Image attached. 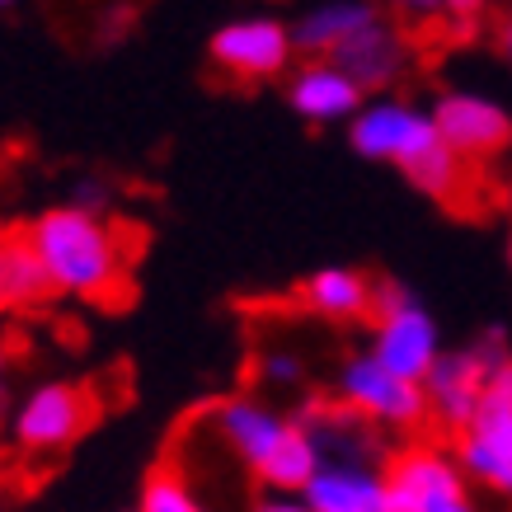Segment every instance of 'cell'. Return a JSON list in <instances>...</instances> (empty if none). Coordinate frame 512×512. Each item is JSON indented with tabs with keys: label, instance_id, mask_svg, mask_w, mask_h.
Returning a JSON list of instances; mask_svg holds the SVG:
<instances>
[{
	"label": "cell",
	"instance_id": "obj_6",
	"mask_svg": "<svg viewBox=\"0 0 512 512\" xmlns=\"http://www.w3.org/2000/svg\"><path fill=\"white\" fill-rule=\"evenodd\" d=\"M334 400L348 404L367 423H376L381 433H414L423 423H433L423 381H409L395 367H386L372 348L348 353L339 362V372H334Z\"/></svg>",
	"mask_w": 512,
	"mask_h": 512
},
{
	"label": "cell",
	"instance_id": "obj_14",
	"mask_svg": "<svg viewBox=\"0 0 512 512\" xmlns=\"http://www.w3.org/2000/svg\"><path fill=\"white\" fill-rule=\"evenodd\" d=\"M334 62H339L367 94H386L390 85L409 71V43H404V33L381 15L362 33H353V38L334 52Z\"/></svg>",
	"mask_w": 512,
	"mask_h": 512
},
{
	"label": "cell",
	"instance_id": "obj_3",
	"mask_svg": "<svg viewBox=\"0 0 512 512\" xmlns=\"http://www.w3.org/2000/svg\"><path fill=\"white\" fill-rule=\"evenodd\" d=\"M311 433L320 442V466L311 484L301 489L311 512H400L390 494V475L381 461V428L339 404L334 414H306Z\"/></svg>",
	"mask_w": 512,
	"mask_h": 512
},
{
	"label": "cell",
	"instance_id": "obj_17",
	"mask_svg": "<svg viewBox=\"0 0 512 512\" xmlns=\"http://www.w3.org/2000/svg\"><path fill=\"white\" fill-rule=\"evenodd\" d=\"M52 292L38 249L29 245V235H5L0 240V311H24L38 306Z\"/></svg>",
	"mask_w": 512,
	"mask_h": 512
},
{
	"label": "cell",
	"instance_id": "obj_12",
	"mask_svg": "<svg viewBox=\"0 0 512 512\" xmlns=\"http://www.w3.org/2000/svg\"><path fill=\"white\" fill-rule=\"evenodd\" d=\"M437 118V132L447 146L466 160H489L503 146H512V113L498 104L494 94L480 90H442L428 104Z\"/></svg>",
	"mask_w": 512,
	"mask_h": 512
},
{
	"label": "cell",
	"instance_id": "obj_16",
	"mask_svg": "<svg viewBox=\"0 0 512 512\" xmlns=\"http://www.w3.org/2000/svg\"><path fill=\"white\" fill-rule=\"evenodd\" d=\"M372 19H381L372 0H320L292 19V43L301 57H334L353 33H362Z\"/></svg>",
	"mask_w": 512,
	"mask_h": 512
},
{
	"label": "cell",
	"instance_id": "obj_1",
	"mask_svg": "<svg viewBox=\"0 0 512 512\" xmlns=\"http://www.w3.org/2000/svg\"><path fill=\"white\" fill-rule=\"evenodd\" d=\"M348 146L372 165L400 170L423 198L447 202L466 184V156H456L437 132L433 109L404 94H367V104L348 118Z\"/></svg>",
	"mask_w": 512,
	"mask_h": 512
},
{
	"label": "cell",
	"instance_id": "obj_20",
	"mask_svg": "<svg viewBox=\"0 0 512 512\" xmlns=\"http://www.w3.org/2000/svg\"><path fill=\"white\" fill-rule=\"evenodd\" d=\"M390 10L404 24H433V19L447 15V0H390Z\"/></svg>",
	"mask_w": 512,
	"mask_h": 512
},
{
	"label": "cell",
	"instance_id": "obj_24",
	"mask_svg": "<svg viewBox=\"0 0 512 512\" xmlns=\"http://www.w3.org/2000/svg\"><path fill=\"white\" fill-rule=\"evenodd\" d=\"M494 38H498V52H503V62L512 66V10L498 19V33H494Z\"/></svg>",
	"mask_w": 512,
	"mask_h": 512
},
{
	"label": "cell",
	"instance_id": "obj_27",
	"mask_svg": "<svg viewBox=\"0 0 512 512\" xmlns=\"http://www.w3.org/2000/svg\"><path fill=\"white\" fill-rule=\"evenodd\" d=\"M508 264H512V231H508Z\"/></svg>",
	"mask_w": 512,
	"mask_h": 512
},
{
	"label": "cell",
	"instance_id": "obj_10",
	"mask_svg": "<svg viewBox=\"0 0 512 512\" xmlns=\"http://www.w3.org/2000/svg\"><path fill=\"white\" fill-rule=\"evenodd\" d=\"M94 419V395L76 381H43L15 404L5 419V433L24 456H52L66 451Z\"/></svg>",
	"mask_w": 512,
	"mask_h": 512
},
{
	"label": "cell",
	"instance_id": "obj_8",
	"mask_svg": "<svg viewBox=\"0 0 512 512\" xmlns=\"http://www.w3.org/2000/svg\"><path fill=\"white\" fill-rule=\"evenodd\" d=\"M508 343H503V329H489L466 348H447V353L433 362V372L423 376V390H428V414H433L437 428L447 433H461L470 423V414L480 409L484 390L494 381V372L508 362Z\"/></svg>",
	"mask_w": 512,
	"mask_h": 512
},
{
	"label": "cell",
	"instance_id": "obj_13",
	"mask_svg": "<svg viewBox=\"0 0 512 512\" xmlns=\"http://www.w3.org/2000/svg\"><path fill=\"white\" fill-rule=\"evenodd\" d=\"M287 104H292L296 118H306L315 127H329V123H348L367 104V90L334 57H306V62L292 66Z\"/></svg>",
	"mask_w": 512,
	"mask_h": 512
},
{
	"label": "cell",
	"instance_id": "obj_2",
	"mask_svg": "<svg viewBox=\"0 0 512 512\" xmlns=\"http://www.w3.org/2000/svg\"><path fill=\"white\" fill-rule=\"evenodd\" d=\"M207 423L221 437V447L264 489L301 494L320 466V442H315L306 414H287V409L254 400V395H226L212 404Z\"/></svg>",
	"mask_w": 512,
	"mask_h": 512
},
{
	"label": "cell",
	"instance_id": "obj_9",
	"mask_svg": "<svg viewBox=\"0 0 512 512\" xmlns=\"http://www.w3.org/2000/svg\"><path fill=\"white\" fill-rule=\"evenodd\" d=\"M386 475L400 512H484L470 494V475L447 447L409 442L390 456Z\"/></svg>",
	"mask_w": 512,
	"mask_h": 512
},
{
	"label": "cell",
	"instance_id": "obj_25",
	"mask_svg": "<svg viewBox=\"0 0 512 512\" xmlns=\"http://www.w3.org/2000/svg\"><path fill=\"white\" fill-rule=\"evenodd\" d=\"M5 367H10V357H5V348H0V390H5Z\"/></svg>",
	"mask_w": 512,
	"mask_h": 512
},
{
	"label": "cell",
	"instance_id": "obj_22",
	"mask_svg": "<svg viewBox=\"0 0 512 512\" xmlns=\"http://www.w3.org/2000/svg\"><path fill=\"white\" fill-rule=\"evenodd\" d=\"M249 512H311V503H306V494H287V489H268L259 503Z\"/></svg>",
	"mask_w": 512,
	"mask_h": 512
},
{
	"label": "cell",
	"instance_id": "obj_19",
	"mask_svg": "<svg viewBox=\"0 0 512 512\" xmlns=\"http://www.w3.org/2000/svg\"><path fill=\"white\" fill-rule=\"evenodd\" d=\"M259 376H264L268 386H278V390H287V386H296L301 376H306V362L296 353H282V348H268L264 357H259Z\"/></svg>",
	"mask_w": 512,
	"mask_h": 512
},
{
	"label": "cell",
	"instance_id": "obj_21",
	"mask_svg": "<svg viewBox=\"0 0 512 512\" xmlns=\"http://www.w3.org/2000/svg\"><path fill=\"white\" fill-rule=\"evenodd\" d=\"M71 202L90 207V212H109V202H113L109 179H76V188H71Z\"/></svg>",
	"mask_w": 512,
	"mask_h": 512
},
{
	"label": "cell",
	"instance_id": "obj_15",
	"mask_svg": "<svg viewBox=\"0 0 512 512\" xmlns=\"http://www.w3.org/2000/svg\"><path fill=\"white\" fill-rule=\"evenodd\" d=\"M372 296H376V278H367L362 268L348 264H329L315 268L311 278L301 282V306L329 325H353L372 315Z\"/></svg>",
	"mask_w": 512,
	"mask_h": 512
},
{
	"label": "cell",
	"instance_id": "obj_18",
	"mask_svg": "<svg viewBox=\"0 0 512 512\" xmlns=\"http://www.w3.org/2000/svg\"><path fill=\"white\" fill-rule=\"evenodd\" d=\"M137 512H207V503L193 494V484L179 466H156L141 484Z\"/></svg>",
	"mask_w": 512,
	"mask_h": 512
},
{
	"label": "cell",
	"instance_id": "obj_11",
	"mask_svg": "<svg viewBox=\"0 0 512 512\" xmlns=\"http://www.w3.org/2000/svg\"><path fill=\"white\" fill-rule=\"evenodd\" d=\"M207 57L235 80H273L292 71L296 43L292 24L273 15H240L226 19L212 38H207Z\"/></svg>",
	"mask_w": 512,
	"mask_h": 512
},
{
	"label": "cell",
	"instance_id": "obj_23",
	"mask_svg": "<svg viewBox=\"0 0 512 512\" xmlns=\"http://www.w3.org/2000/svg\"><path fill=\"white\" fill-rule=\"evenodd\" d=\"M484 10H489V0H447V19H456V24H470Z\"/></svg>",
	"mask_w": 512,
	"mask_h": 512
},
{
	"label": "cell",
	"instance_id": "obj_4",
	"mask_svg": "<svg viewBox=\"0 0 512 512\" xmlns=\"http://www.w3.org/2000/svg\"><path fill=\"white\" fill-rule=\"evenodd\" d=\"M29 245L38 249L52 292L80 296V301H104L118 292L127 268L123 235L104 212H90L80 202H57L29 221Z\"/></svg>",
	"mask_w": 512,
	"mask_h": 512
},
{
	"label": "cell",
	"instance_id": "obj_7",
	"mask_svg": "<svg viewBox=\"0 0 512 512\" xmlns=\"http://www.w3.org/2000/svg\"><path fill=\"white\" fill-rule=\"evenodd\" d=\"M451 451L470 475V484L512 503V357L494 372L466 428L451 433Z\"/></svg>",
	"mask_w": 512,
	"mask_h": 512
},
{
	"label": "cell",
	"instance_id": "obj_26",
	"mask_svg": "<svg viewBox=\"0 0 512 512\" xmlns=\"http://www.w3.org/2000/svg\"><path fill=\"white\" fill-rule=\"evenodd\" d=\"M19 0H0V15H10V10H15Z\"/></svg>",
	"mask_w": 512,
	"mask_h": 512
},
{
	"label": "cell",
	"instance_id": "obj_5",
	"mask_svg": "<svg viewBox=\"0 0 512 512\" xmlns=\"http://www.w3.org/2000/svg\"><path fill=\"white\" fill-rule=\"evenodd\" d=\"M386 367H395L409 381H423L433 372V362L447 353L442 343V325L437 315L423 306V296L414 287H404L400 278H376L372 296V343H367Z\"/></svg>",
	"mask_w": 512,
	"mask_h": 512
}]
</instances>
